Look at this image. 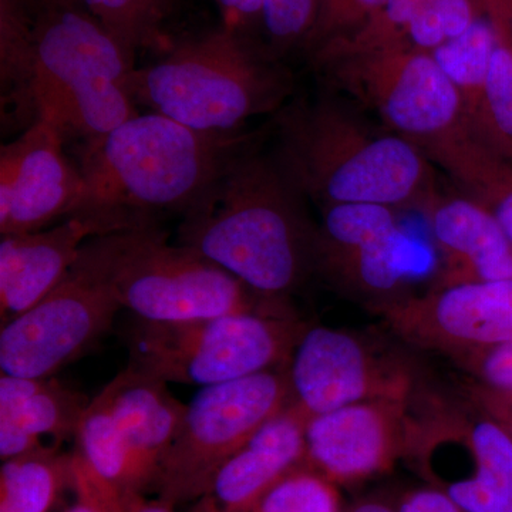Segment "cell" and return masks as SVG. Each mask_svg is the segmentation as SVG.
Listing matches in <instances>:
<instances>
[{"label": "cell", "mask_w": 512, "mask_h": 512, "mask_svg": "<svg viewBox=\"0 0 512 512\" xmlns=\"http://www.w3.org/2000/svg\"><path fill=\"white\" fill-rule=\"evenodd\" d=\"M134 63L83 5L0 0L2 100L28 110L30 126L84 141L110 133L138 114Z\"/></svg>", "instance_id": "obj_1"}, {"label": "cell", "mask_w": 512, "mask_h": 512, "mask_svg": "<svg viewBox=\"0 0 512 512\" xmlns=\"http://www.w3.org/2000/svg\"><path fill=\"white\" fill-rule=\"evenodd\" d=\"M306 200L274 154L249 144L184 212L178 245L279 302L316 268Z\"/></svg>", "instance_id": "obj_2"}, {"label": "cell", "mask_w": 512, "mask_h": 512, "mask_svg": "<svg viewBox=\"0 0 512 512\" xmlns=\"http://www.w3.org/2000/svg\"><path fill=\"white\" fill-rule=\"evenodd\" d=\"M272 154L319 208L379 204L426 211L440 195L429 158L393 131L373 127L335 94L285 104Z\"/></svg>", "instance_id": "obj_3"}, {"label": "cell", "mask_w": 512, "mask_h": 512, "mask_svg": "<svg viewBox=\"0 0 512 512\" xmlns=\"http://www.w3.org/2000/svg\"><path fill=\"white\" fill-rule=\"evenodd\" d=\"M256 134L205 133L151 113L131 117L84 141L83 212L154 222V212L183 215Z\"/></svg>", "instance_id": "obj_4"}, {"label": "cell", "mask_w": 512, "mask_h": 512, "mask_svg": "<svg viewBox=\"0 0 512 512\" xmlns=\"http://www.w3.org/2000/svg\"><path fill=\"white\" fill-rule=\"evenodd\" d=\"M128 86L153 113L205 133H235L254 117L278 113L291 97L293 76L255 37L221 26L136 67Z\"/></svg>", "instance_id": "obj_5"}, {"label": "cell", "mask_w": 512, "mask_h": 512, "mask_svg": "<svg viewBox=\"0 0 512 512\" xmlns=\"http://www.w3.org/2000/svg\"><path fill=\"white\" fill-rule=\"evenodd\" d=\"M73 269L104 286L121 308L148 322H188L274 313L279 302L256 295L197 252L170 244L154 222L97 235Z\"/></svg>", "instance_id": "obj_6"}, {"label": "cell", "mask_w": 512, "mask_h": 512, "mask_svg": "<svg viewBox=\"0 0 512 512\" xmlns=\"http://www.w3.org/2000/svg\"><path fill=\"white\" fill-rule=\"evenodd\" d=\"M313 66L333 87L375 111L387 130L440 165L458 188L493 156L474 137L456 87L430 53H360Z\"/></svg>", "instance_id": "obj_7"}, {"label": "cell", "mask_w": 512, "mask_h": 512, "mask_svg": "<svg viewBox=\"0 0 512 512\" xmlns=\"http://www.w3.org/2000/svg\"><path fill=\"white\" fill-rule=\"evenodd\" d=\"M306 326L274 313L188 322L137 319L128 330L130 363L164 383L212 386L285 365Z\"/></svg>", "instance_id": "obj_8"}, {"label": "cell", "mask_w": 512, "mask_h": 512, "mask_svg": "<svg viewBox=\"0 0 512 512\" xmlns=\"http://www.w3.org/2000/svg\"><path fill=\"white\" fill-rule=\"evenodd\" d=\"M291 402L288 370L275 367L202 387L158 470V500L173 507L201 500L229 458Z\"/></svg>", "instance_id": "obj_9"}, {"label": "cell", "mask_w": 512, "mask_h": 512, "mask_svg": "<svg viewBox=\"0 0 512 512\" xmlns=\"http://www.w3.org/2000/svg\"><path fill=\"white\" fill-rule=\"evenodd\" d=\"M121 309L104 286L70 269L45 298L2 325L3 375L32 379L55 376L109 332Z\"/></svg>", "instance_id": "obj_10"}, {"label": "cell", "mask_w": 512, "mask_h": 512, "mask_svg": "<svg viewBox=\"0 0 512 512\" xmlns=\"http://www.w3.org/2000/svg\"><path fill=\"white\" fill-rule=\"evenodd\" d=\"M421 470L466 512H512V437L491 414H446L414 427Z\"/></svg>", "instance_id": "obj_11"}, {"label": "cell", "mask_w": 512, "mask_h": 512, "mask_svg": "<svg viewBox=\"0 0 512 512\" xmlns=\"http://www.w3.org/2000/svg\"><path fill=\"white\" fill-rule=\"evenodd\" d=\"M291 409L308 421L367 400H407L406 373L383 365L362 340L345 330L306 328L288 369Z\"/></svg>", "instance_id": "obj_12"}, {"label": "cell", "mask_w": 512, "mask_h": 512, "mask_svg": "<svg viewBox=\"0 0 512 512\" xmlns=\"http://www.w3.org/2000/svg\"><path fill=\"white\" fill-rule=\"evenodd\" d=\"M64 137L36 121L0 153V234L49 228L82 210L84 180L64 154Z\"/></svg>", "instance_id": "obj_13"}, {"label": "cell", "mask_w": 512, "mask_h": 512, "mask_svg": "<svg viewBox=\"0 0 512 512\" xmlns=\"http://www.w3.org/2000/svg\"><path fill=\"white\" fill-rule=\"evenodd\" d=\"M390 328L410 342L474 353L512 340V279L440 285L419 298L387 303Z\"/></svg>", "instance_id": "obj_14"}, {"label": "cell", "mask_w": 512, "mask_h": 512, "mask_svg": "<svg viewBox=\"0 0 512 512\" xmlns=\"http://www.w3.org/2000/svg\"><path fill=\"white\" fill-rule=\"evenodd\" d=\"M413 433L406 400L349 404L308 421L306 464L338 485L360 483L410 453Z\"/></svg>", "instance_id": "obj_15"}, {"label": "cell", "mask_w": 512, "mask_h": 512, "mask_svg": "<svg viewBox=\"0 0 512 512\" xmlns=\"http://www.w3.org/2000/svg\"><path fill=\"white\" fill-rule=\"evenodd\" d=\"M151 224L106 214H76L56 227L5 235L0 242L2 325L28 311L66 278L83 245L97 235Z\"/></svg>", "instance_id": "obj_16"}, {"label": "cell", "mask_w": 512, "mask_h": 512, "mask_svg": "<svg viewBox=\"0 0 512 512\" xmlns=\"http://www.w3.org/2000/svg\"><path fill=\"white\" fill-rule=\"evenodd\" d=\"M493 0H387L365 25L312 53V63L360 53H433L490 13Z\"/></svg>", "instance_id": "obj_17"}, {"label": "cell", "mask_w": 512, "mask_h": 512, "mask_svg": "<svg viewBox=\"0 0 512 512\" xmlns=\"http://www.w3.org/2000/svg\"><path fill=\"white\" fill-rule=\"evenodd\" d=\"M424 214L443 258L440 285L512 279V242L483 204L440 194Z\"/></svg>", "instance_id": "obj_18"}, {"label": "cell", "mask_w": 512, "mask_h": 512, "mask_svg": "<svg viewBox=\"0 0 512 512\" xmlns=\"http://www.w3.org/2000/svg\"><path fill=\"white\" fill-rule=\"evenodd\" d=\"M131 461L133 490L153 487L164 457L174 443L187 406L167 383L127 366L106 386Z\"/></svg>", "instance_id": "obj_19"}, {"label": "cell", "mask_w": 512, "mask_h": 512, "mask_svg": "<svg viewBox=\"0 0 512 512\" xmlns=\"http://www.w3.org/2000/svg\"><path fill=\"white\" fill-rule=\"evenodd\" d=\"M305 433L306 421L288 407L229 458L207 497L221 512H254L279 480L306 463Z\"/></svg>", "instance_id": "obj_20"}, {"label": "cell", "mask_w": 512, "mask_h": 512, "mask_svg": "<svg viewBox=\"0 0 512 512\" xmlns=\"http://www.w3.org/2000/svg\"><path fill=\"white\" fill-rule=\"evenodd\" d=\"M90 400L53 377H0V457L32 453L50 437L60 443L76 437Z\"/></svg>", "instance_id": "obj_21"}, {"label": "cell", "mask_w": 512, "mask_h": 512, "mask_svg": "<svg viewBox=\"0 0 512 512\" xmlns=\"http://www.w3.org/2000/svg\"><path fill=\"white\" fill-rule=\"evenodd\" d=\"M498 43L493 16L488 13L463 35L430 53L456 87L468 124L478 143L488 150L487 83Z\"/></svg>", "instance_id": "obj_22"}, {"label": "cell", "mask_w": 512, "mask_h": 512, "mask_svg": "<svg viewBox=\"0 0 512 512\" xmlns=\"http://www.w3.org/2000/svg\"><path fill=\"white\" fill-rule=\"evenodd\" d=\"M421 252L402 225L373 239L350 254L320 265L319 269L346 286L384 295L406 284L420 271Z\"/></svg>", "instance_id": "obj_23"}, {"label": "cell", "mask_w": 512, "mask_h": 512, "mask_svg": "<svg viewBox=\"0 0 512 512\" xmlns=\"http://www.w3.org/2000/svg\"><path fill=\"white\" fill-rule=\"evenodd\" d=\"M72 487L73 456L55 446L10 458L0 470V512H50Z\"/></svg>", "instance_id": "obj_24"}, {"label": "cell", "mask_w": 512, "mask_h": 512, "mask_svg": "<svg viewBox=\"0 0 512 512\" xmlns=\"http://www.w3.org/2000/svg\"><path fill=\"white\" fill-rule=\"evenodd\" d=\"M76 439L79 443L77 453L97 476L120 490L136 493L131 481L130 454L106 387L87 404Z\"/></svg>", "instance_id": "obj_25"}, {"label": "cell", "mask_w": 512, "mask_h": 512, "mask_svg": "<svg viewBox=\"0 0 512 512\" xmlns=\"http://www.w3.org/2000/svg\"><path fill=\"white\" fill-rule=\"evenodd\" d=\"M316 268L399 227L396 208L379 204H339L320 208Z\"/></svg>", "instance_id": "obj_26"}, {"label": "cell", "mask_w": 512, "mask_h": 512, "mask_svg": "<svg viewBox=\"0 0 512 512\" xmlns=\"http://www.w3.org/2000/svg\"><path fill=\"white\" fill-rule=\"evenodd\" d=\"M498 43L487 83L488 150L512 163V0H493Z\"/></svg>", "instance_id": "obj_27"}, {"label": "cell", "mask_w": 512, "mask_h": 512, "mask_svg": "<svg viewBox=\"0 0 512 512\" xmlns=\"http://www.w3.org/2000/svg\"><path fill=\"white\" fill-rule=\"evenodd\" d=\"M80 3L134 62L140 50H170L161 32L160 0H80Z\"/></svg>", "instance_id": "obj_28"}, {"label": "cell", "mask_w": 512, "mask_h": 512, "mask_svg": "<svg viewBox=\"0 0 512 512\" xmlns=\"http://www.w3.org/2000/svg\"><path fill=\"white\" fill-rule=\"evenodd\" d=\"M338 484L303 464L286 474L256 504L254 512H340Z\"/></svg>", "instance_id": "obj_29"}, {"label": "cell", "mask_w": 512, "mask_h": 512, "mask_svg": "<svg viewBox=\"0 0 512 512\" xmlns=\"http://www.w3.org/2000/svg\"><path fill=\"white\" fill-rule=\"evenodd\" d=\"M322 0H264V30L272 55L281 59L303 47L318 18Z\"/></svg>", "instance_id": "obj_30"}, {"label": "cell", "mask_w": 512, "mask_h": 512, "mask_svg": "<svg viewBox=\"0 0 512 512\" xmlns=\"http://www.w3.org/2000/svg\"><path fill=\"white\" fill-rule=\"evenodd\" d=\"M387 0H322L315 25L303 49L311 56L330 42L343 39L365 25Z\"/></svg>", "instance_id": "obj_31"}, {"label": "cell", "mask_w": 512, "mask_h": 512, "mask_svg": "<svg viewBox=\"0 0 512 512\" xmlns=\"http://www.w3.org/2000/svg\"><path fill=\"white\" fill-rule=\"evenodd\" d=\"M76 503L64 512H131L143 494L127 493L97 476L79 453L73 454Z\"/></svg>", "instance_id": "obj_32"}, {"label": "cell", "mask_w": 512, "mask_h": 512, "mask_svg": "<svg viewBox=\"0 0 512 512\" xmlns=\"http://www.w3.org/2000/svg\"><path fill=\"white\" fill-rule=\"evenodd\" d=\"M464 195L483 204L500 222L512 242V163L491 157L478 171Z\"/></svg>", "instance_id": "obj_33"}, {"label": "cell", "mask_w": 512, "mask_h": 512, "mask_svg": "<svg viewBox=\"0 0 512 512\" xmlns=\"http://www.w3.org/2000/svg\"><path fill=\"white\" fill-rule=\"evenodd\" d=\"M470 365L485 389L512 394V340L471 353Z\"/></svg>", "instance_id": "obj_34"}, {"label": "cell", "mask_w": 512, "mask_h": 512, "mask_svg": "<svg viewBox=\"0 0 512 512\" xmlns=\"http://www.w3.org/2000/svg\"><path fill=\"white\" fill-rule=\"evenodd\" d=\"M222 28L255 37V30L264 28V0H217Z\"/></svg>", "instance_id": "obj_35"}, {"label": "cell", "mask_w": 512, "mask_h": 512, "mask_svg": "<svg viewBox=\"0 0 512 512\" xmlns=\"http://www.w3.org/2000/svg\"><path fill=\"white\" fill-rule=\"evenodd\" d=\"M399 512H466L453 500L447 497L443 491L437 488H423L413 491L403 498Z\"/></svg>", "instance_id": "obj_36"}, {"label": "cell", "mask_w": 512, "mask_h": 512, "mask_svg": "<svg viewBox=\"0 0 512 512\" xmlns=\"http://www.w3.org/2000/svg\"><path fill=\"white\" fill-rule=\"evenodd\" d=\"M477 399L481 409L500 421L512 437V394L498 393L483 387Z\"/></svg>", "instance_id": "obj_37"}, {"label": "cell", "mask_w": 512, "mask_h": 512, "mask_svg": "<svg viewBox=\"0 0 512 512\" xmlns=\"http://www.w3.org/2000/svg\"><path fill=\"white\" fill-rule=\"evenodd\" d=\"M131 512H177L173 505L164 503L161 500L148 501L141 495L137 503L134 504L133 511Z\"/></svg>", "instance_id": "obj_38"}, {"label": "cell", "mask_w": 512, "mask_h": 512, "mask_svg": "<svg viewBox=\"0 0 512 512\" xmlns=\"http://www.w3.org/2000/svg\"><path fill=\"white\" fill-rule=\"evenodd\" d=\"M349 512H399V510H393L389 505L377 503V501H369V503L357 504Z\"/></svg>", "instance_id": "obj_39"}, {"label": "cell", "mask_w": 512, "mask_h": 512, "mask_svg": "<svg viewBox=\"0 0 512 512\" xmlns=\"http://www.w3.org/2000/svg\"><path fill=\"white\" fill-rule=\"evenodd\" d=\"M190 512H221V510L212 498L205 495L201 500H198V503L191 508Z\"/></svg>", "instance_id": "obj_40"}, {"label": "cell", "mask_w": 512, "mask_h": 512, "mask_svg": "<svg viewBox=\"0 0 512 512\" xmlns=\"http://www.w3.org/2000/svg\"><path fill=\"white\" fill-rule=\"evenodd\" d=\"M55 2L70 3V5H82V3H80V0H55Z\"/></svg>", "instance_id": "obj_41"}]
</instances>
